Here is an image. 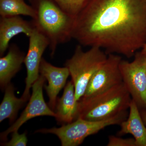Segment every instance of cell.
Listing matches in <instances>:
<instances>
[{
	"label": "cell",
	"instance_id": "obj_1",
	"mask_svg": "<svg viewBox=\"0 0 146 146\" xmlns=\"http://www.w3.org/2000/svg\"><path fill=\"white\" fill-rule=\"evenodd\" d=\"M72 38L133 57L146 44V0H91L75 18Z\"/></svg>",
	"mask_w": 146,
	"mask_h": 146
},
{
	"label": "cell",
	"instance_id": "obj_2",
	"mask_svg": "<svg viewBox=\"0 0 146 146\" xmlns=\"http://www.w3.org/2000/svg\"><path fill=\"white\" fill-rule=\"evenodd\" d=\"M31 3L36 13L32 22L49 40L53 56L58 45L72 39L75 18L65 12L53 0H33Z\"/></svg>",
	"mask_w": 146,
	"mask_h": 146
},
{
	"label": "cell",
	"instance_id": "obj_3",
	"mask_svg": "<svg viewBox=\"0 0 146 146\" xmlns=\"http://www.w3.org/2000/svg\"><path fill=\"white\" fill-rule=\"evenodd\" d=\"M131 100L125 85L122 82L100 94L82 98L78 101L77 119L91 121L107 119L129 109Z\"/></svg>",
	"mask_w": 146,
	"mask_h": 146
},
{
	"label": "cell",
	"instance_id": "obj_4",
	"mask_svg": "<svg viewBox=\"0 0 146 146\" xmlns=\"http://www.w3.org/2000/svg\"><path fill=\"white\" fill-rule=\"evenodd\" d=\"M108 56L99 47H90V49L84 51L81 45L76 46L72 56L66 60L65 65L69 70L74 85L76 101L83 96L91 78L105 62Z\"/></svg>",
	"mask_w": 146,
	"mask_h": 146
},
{
	"label": "cell",
	"instance_id": "obj_5",
	"mask_svg": "<svg viewBox=\"0 0 146 146\" xmlns=\"http://www.w3.org/2000/svg\"><path fill=\"white\" fill-rule=\"evenodd\" d=\"M128 114L126 110L112 118L100 121H88L78 118L61 127L42 129L36 132L56 135L60 139L62 146H77L81 145L86 137L96 134L106 127L120 125L127 119Z\"/></svg>",
	"mask_w": 146,
	"mask_h": 146
},
{
	"label": "cell",
	"instance_id": "obj_6",
	"mask_svg": "<svg viewBox=\"0 0 146 146\" xmlns=\"http://www.w3.org/2000/svg\"><path fill=\"white\" fill-rule=\"evenodd\" d=\"M123 82L139 109L146 110V56L136 52L131 62L122 59L119 65Z\"/></svg>",
	"mask_w": 146,
	"mask_h": 146
},
{
	"label": "cell",
	"instance_id": "obj_7",
	"mask_svg": "<svg viewBox=\"0 0 146 146\" xmlns=\"http://www.w3.org/2000/svg\"><path fill=\"white\" fill-rule=\"evenodd\" d=\"M46 80L43 76L39 75L32 87V93L29 101L20 117L6 130L1 133L0 138L3 142L7 141L9 133L18 131L29 120L39 116H48L55 117V113L46 104L44 99L43 89Z\"/></svg>",
	"mask_w": 146,
	"mask_h": 146
},
{
	"label": "cell",
	"instance_id": "obj_8",
	"mask_svg": "<svg viewBox=\"0 0 146 146\" xmlns=\"http://www.w3.org/2000/svg\"><path fill=\"white\" fill-rule=\"evenodd\" d=\"M122 59L117 54H108L105 62L91 78L82 98L100 94L123 82L119 68Z\"/></svg>",
	"mask_w": 146,
	"mask_h": 146
},
{
	"label": "cell",
	"instance_id": "obj_9",
	"mask_svg": "<svg viewBox=\"0 0 146 146\" xmlns=\"http://www.w3.org/2000/svg\"><path fill=\"white\" fill-rule=\"evenodd\" d=\"M29 37L28 50L24 62L27 71L26 86L21 97L27 101L30 98V89L40 75L39 68L42 55L50 44L46 37L35 28Z\"/></svg>",
	"mask_w": 146,
	"mask_h": 146
},
{
	"label": "cell",
	"instance_id": "obj_10",
	"mask_svg": "<svg viewBox=\"0 0 146 146\" xmlns=\"http://www.w3.org/2000/svg\"><path fill=\"white\" fill-rule=\"evenodd\" d=\"M39 74L48 82V85L44 87L49 99V106L54 111L58 95L66 85L67 79L70 75L69 70L66 67L58 68L54 66L42 58Z\"/></svg>",
	"mask_w": 146,
	"mask_h": 146
},
{
	"label": "cell",
	"instance_id": "obj_11",
	"mask_svg": "<svg viewBox=\"0 0 146 146\" xmlns=\"http://www.w3.org/2000/svg\"><path fill=\"white\" fill-rule=\"evenodd\" d=\"M35 27L32 22L24 20L20 16L1 17L0 56H2L9 47V42L14 36L23 33L29 37Z\"/></svg>",
	"mask_w": 146,
	"mask_h": 146
},
{
	"label": "cell",
	"instance_id": "obj_12",
	"mask_svg": "<svg viewBox=\"0 0 146 146\" xmlns=\"http://www.w3.org/2000/svg\"><path fill=\"white\" fill-rule=\"evenodd\" d=\"M78 101L75 98L74 83L68 81L62 96L57 100L54 112L58 122L66 124L75 121L77 117Z\"/></svg>",
	"mask_w": 146,
	"mask_h": 146
},
{
	"label": "cell",
	"instance_id": "obj_13",
	"mask_svg": "<svg viewBox=\"0 0 146 146\" xmlns=\"http://www.w3.org/2000/svg\"><path fill=\"white\" fill-rule=\"evenodd\" d=\"M127 119L120 125L118 136L131 134L135 139L136 146H146V126L144 123L139 109L132 99Z\"/></svg>",
	"mask_w": 146,
	"mask_h": 146
},
{
	"label": "cell",
	"instance_id": "obj_14",
	"mask_svg": "<svg viewBox=\"0 0 146 146\" xmlns=\"http://www.w3.org/2000/svg\"><path fill=\"white\" fill-rule=\"evenodd\" d=\"M9 48L7 54L0 58V86L2 90L21 70L26 56L16 44H12Z\"/></svg>",
	"mask_w": 146,
	"mask_h": 146
},
{
	"label": "cell",
	"instance_id": "obj_15",
	"mask_svg": "<svg viewBox=\"0 0 146 146\" xmlns=\"http://www.w3.org/2000/svg\"><path fill=\"white\" fill-rule=\"evenodd\" d=\"M4 90V96L0 105V122L8 119L11 123L14 122L18 111L27 101L21 97L16 98L15 87L11 82Z\"/></svg>",
	"mask_w": 146,
	"mask_h": 146
},
{
	"label": "cell",
	"instance_id": "obj_16",
	"mask_svg": "<svg viewBox=\"0 0 146 146\" xmlns=\"http://www.w3.org/2000/svg\"><path fill=\"white\" fill-rule=\"evenodd\" d=\"M35 13L34 7L28 5L24 0H0L1 17L23 15L33 19Z\"/></svg>",
	"mask_w": 146,
	"mask_h": 146
},
{
	"label": "cell",
	"instance_id": "obj_17",
	"mask_svg": "<svg viewBox=\"0 0 146 146\" xmlns=\"http://www.w3.org/2000/svg\"><path fill=\"white\" fill-rule=\"evenodd\" d=\"M65 12L76 18L91 0H53Z\"/></svg>",
	"mask_w": 146,
	"mask_h": 146
},
{
	"label": "cell",
	"instance_id": "obj_18",
	"mask_svg": "<svg viewBox=\"0 0 146 146\" xmlns=\"http://www.w3.org/2000/svg\"><path fill=\"white\" fill-rule=\"evenodd\" d=\"M28 139L26 133L20 134L18 131L12 133L11 138L9 142H3L1 145L5 146H26L27 144Z\"/></svg>",
	"mask_w": 146,
	"mask_h": 146
},
{
	"label": "cell",
	"instance_id": "obj_19",
	"mask_svg": "<svg viewBox=\"0 0 146 146\" xmlns=\"http://www.w3.org/2000/svg\"><path fill=\"white\" fill-rule=\"evenodd\" d=\"M107 146H136L134 138H123L110 135Z\"/></svg>",
	"mask_w": 146,
	"mask_h": 146
},
{
	"label": "cell",
	"instance_id": "obj_20",
	"mask_svg": "<svg viewBox=\"0 0 146 146\" xmlns=\"http://www.w3.org/2000/svg\"><path fill=\"white\" fill-rule=\"evenodd\" d=\"M140 113L144 123L146 126V110H141Z\"/></svg>",
	"mask_w": 146,
	"mask_h": 146
},
{
	"label": "cell",
	"instance_id": "obj_21",
	"mask_svg": "<svg viewBox=\"0 0 146 146\" xmlns=\"http://www.w3.org/2000/svg\"><path fill=\"white\" fill-rule=\"evenodd\" d=\"M141 51V53L146 56V44L144 45Z\"/></svg>",
	"mask_w": 146,
	"mask_h": 146
},
{
	"label": "cell",
	"instance_id": "obj_22",
	"mask_svg": "<svg viewBox=\"0 0 146 146\" xmlns=\"http://www.w3.org/2000/svg\"><path fill=\"white\" fill-rule=\"evenodd\" d=\"M28 1H29L31 3L32 2V1L33 0H28Z\"/></svg>",
	"mask_w": 146,
	"mask_h": 146
}]
</instances>
